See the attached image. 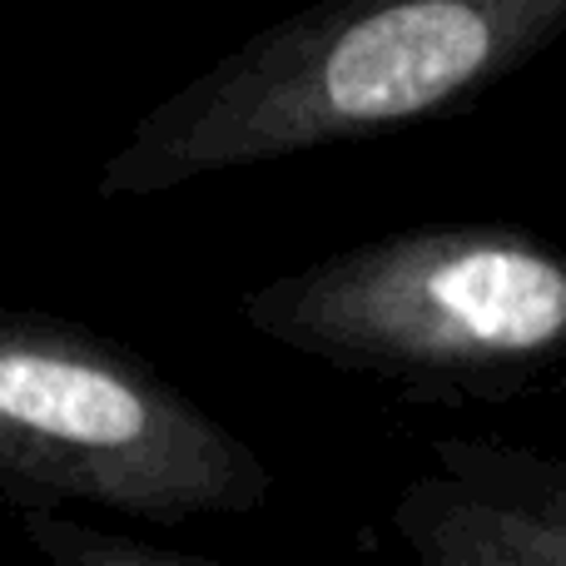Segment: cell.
Returning a JSON list of instances; mask_svg holds the SVG:
<instances>
[{"label": "cell", "mask_w": 566, "mask_h": 566, "mask_svg": "<svg viewBox=\"0 0 566 566\" xmlns=\"http://www.w3.org/2000/svg\"><path fill=\"white\" fill-rule=\"evenodd\" d=\"M15 527L45 566H219L179 547H159L149 537L90 527L60 507H15Z\"/></svg>", "instance_id": "5b68a950"}, {"label": "cell", "mask_w": 566, "mask_h": 566, "mask_svg": "<svg viewBox=\"0 0 566 566\" xmlns=\"http://www.w3.org/2000/svg\"><path fill=\"white\" fill-rule=\"evenodd\" d=\"M0 6H6V0H0Z\"/></svg>", "instance_id": "8992f818"}, {"label": "cell", "mask_w": 566, "mask_h": 566, "mask_svg": "<svg viewBox=\"0 0 566 566\" xmlns=\"http://www.w3.org/2000/svg\"><path fill=\"white\" fill-rule=\"evenodd\" d=\"M566 30V0H313L149 105L99 165L145 199L468 109Z\"/></svg>", "instance_id": "6da1fadb"}, {"label": "cell", "mask_w": 566, "mask_h": 566, "mask_svg": "<svg viewBox=\"0 0 566 566\" xmlns=\"http://www.w3.org/2000/svg\"><path fill=\"white\" fill-rule=\"evenodd\" d=\"M412 566H566V462L512 442L442 438L398 492Z\"/></svg>", "instance_id": "277c9868"}, {"label": "cell", "mask_w": 566, "mask_h": 566, "mask_svg": "<svg viewBox=\"0 0 566 566\" xmlns=\"http://www.w3.org/2000/svg\"><path fill=\"white\" fill-rule=\"evenodd\" d=\"M244 323L422 398H517L566 348V259L502 219L418 224L244 293Z\"/></svg>", "instance_id": "7a4b0ae2"}, {"label": "cell", "mask_w": 566, "mask_h": 566, "mask_svg": "<svg viewBox=\"0 0 566 566\" xmlns=\"http://www.w3.org/2000/svg\"><path fill=\"white\" fill-rule=\"evenodd\" d=\"M269 462L135 348L60 313L0 308V497L175 527L244 517Z\"/></svg>", "instance_id": "3957f363"}]
</instances>
